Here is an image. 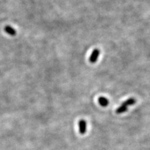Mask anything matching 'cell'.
I'll return each instance as SVG.
<instances>
[{"instance_id": "3957f363", "label": "cell", "mask_w": 150, "mask_h": 150, "mask_svg": "<svg viewBox=\"0 0 150 150\" xmlns=\"http://www.w3.org/2000/svg\"><path fill=\"white\" fill-rule=\"evenodd\" d=\"M4 31L9 35L14 36L16 35V31L14 28L10 26H6L4 28Z\"/></svg>"}, {"instance_id": "277c9868", "label": "cell", "mask_w": 150, "mask_h": 150, "mask_svg": "<svg viewBox=\"0 0 150 150\" xmlns=\"http://www.w3.org/2000/svg\"><path fill=\"white\" fill-rule=\"evenodd\" d=\"M98 103H100V105L103 107H106L109 104V101L107 98L105 97H100L98 98Z\"/></svg>"}, {"instance_id": "6da1fadb", "label": "cell", "mask_w": 150, "mask_h": 150, "mask_svg": "<svg viewBox=\"0 0 150 150\" xmlns=\"http://www.w3.org/2000/svg\"><path fill=\"white\" fill-rule=\"evenodd\" d=\"M100 54V51L99 49L96 48L93 51V52L91 54V56L90 58H89V61L91 63H95L97 62L98 58L99 57Z\"/></svg>"}, {"instance_id": "8992f818", "label": "cell", "mask_w": 150, "mask_h": 150, "mask_svg": "<svg viewBox=\"0 0 150 150\" xmlns=\"http://www.w3.org/2000/svg\"><path fill=\"white\" fill-rule=\"evenodd\" d=\"M127 110H128L127 106H126L123 105H121L120 106H119L118 108L116 109V112L117 114H121V113H123V112L127 111Z\"/></svg>"}, {"instance_id": "7a4b0ae2", "label": "cell", "mask_w": 150, "mask_h": 150, "mask_svg": "<svg viewBox=\"0 0 150 150\" xmlns=\"http://www.w3.org/2000/svg\"><path fill=\"white\" fill-rule=\"evenodd\" d=\"M78 126H79V131L81 134H85L86 132L87 129V124L85 120H81L78 123Z\"/></svg>"}, {"instance_id": "5b68a950", "label": "cell", "mask_w": 150, "mask_h": 150, "mask_svg": "<svg viewBox=\"0 0 150 150\" xmlns=\"http://www.w3.org/2000/svg\"><path fill=\"white\" fill-rule=\"evenodd\" d=\"M136 102H137V100H136L134 98H129V99H128L127 100H126L125 101H124L123 103H122V105H123L128 107V106L133 105L134 104H135Z\"/></svg>"}]
</instances>
